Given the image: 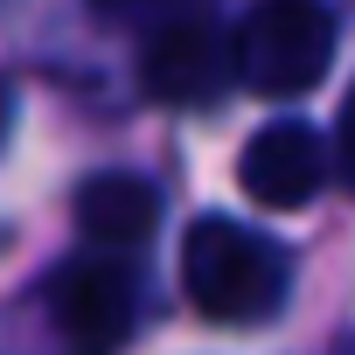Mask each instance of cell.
Returning a JSON list of instances; mask_svg holds the SVG:
<instances>
[{
	"label": "cell",
	"mask_w": 355,
	"mask_h": 355,
	"mask_svg": "<svg viewBox=\"0 0 355 355\" xmlns=\"http://www.w3.org/2000/svg\"><path fill=\"white\" fill-rule=\"evenodd\" d=\"M182 293L202 320H265L286 300V251L272 237H258L251 223L230 216H202L182 237Z\"/></svg>",
	"instance_id": "cell-1"
},
{
	"label": "cell",
	"mask_w": 355,
	"mask_h": 355,
	"mask_svg": "<svg viewBox=\"0 0 355 355\" xmlns=\"http://www.w3.org/2000/svg\"><path fill=\"white\" fill-rule=\"evenodd\" d=\"M230 56H237V84L244 91H258V98H300L334 63V21L313 8V0H265V8L244 15Z\"/></svg>",
	"instance_id": "cell-2"
},
{
	"label": "cell",
	"mask_w": 355,
	"mask_h": 355,
	"mask_svg": "<svg viewBox=\"0 0 355 355\" xmlns=\"http://www.w3.org/2000/svg\"><path fill=\"white\" fill-rule=\"evenodd\" d=\"M320 182H327V146L306 119H272L237 153V189L258 209H306Z\"/></svg>",
	"instance_id": "cell-3"
},
{
	"label": "cell",
	"mask_w": 355,
	"mask_h": 355,
	"mask_svg": "<svg viewBox=\"0 0 355 355\" xmlns=\"http://www.w3.org/2000/svg\"><path fill=\"white\" fill-rule=\"evenodd\" d=\"M223 77H237V56L216 21H167L139 49V84L160 105H209L223 91Z\"/></svg>",
	"instance_id": "cell-4"
},
{
	"label": "cell",
	"mask_w": 355,
	"mask_h": 355,
	"mask_svg": "<svg viewBox=\"0 0 355 355\" xmlns=\"http://www.w3.org/2000/svg\"><path fill=\"white\" fill-rule=\"evenodd\" d=\"M132 272L112 258H84L56 279V327L70 334L77 355H112L132 334Z\"/></svg>",
	"instance_id": "cell-5"
},
{
	"label": "cell",
	"mask_w": 355,
	"mask_h": 355,
	"mask_svg": "<svg viewBox=\"0 0 355 355\" xmlns=\"http://www.w3.org/2000/svg\"><path fill=\"white\" fill-rule=\"evenodd\" d=\"M160 223V189L146 182V174H91V182H77V230L98 244V251H132L146 244Z\"/></svg>",
	"instance_id": "cell-6"
},
{
	"label": "cell",
	"mask_w": 355,
	"mask_h": 355,
	"mask_svg": "<svg viewBox=\"0 0 355 355\" xmlns=\"http://www.w3.org/2000/svg\"><path fill=\"white\" fill-rule=\"evenodd\" d=\"M334 167H341V182L355 189V84L341 98V119H334Z\"/></svg>",
	"instance_id": "cell-7"
},
{
	"label": "cell",
	"mask_w": 355,
	"mask_h": 355,
	"mask_svg": "<svg viewBox=\"0 0 355 355\" xmlns=\"http://www.w3.org/2000/svg\"><path fill=\"white\" fill-rule=\"evenodd\" d=\"M8 125H15V98H8V84H0V139H8Z\"/></svg>",
	"instance_id": "cell-8"
},
{
	"label": "cell",
	"mask_w": 355,
	"mask_h": 355,
	"mask_svg": "<svg viewBox=\"0 0 355 355\" xmlns=\"http://www.w3.org/2000/svg\"><path fill=\"white\" fill-rule=\"evenodd\" d=\"M98 8H132V0H98Z\"/></svg>",
	"instance_id": "cell-9"
}]
</instances>
